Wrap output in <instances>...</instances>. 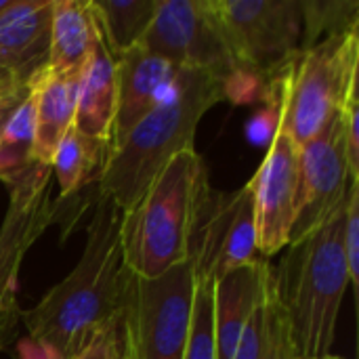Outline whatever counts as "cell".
I'll return each instance as SVG.
<instances>
[{
  "label": "cell",
  "mask_w": 359,
  "mask_h": 359,
  "mask_svg": "<svg viewBox=\"0 0 359 359\" xmlns=\"http://www.w3.org/2000/svg\"><path fill=\"white\" fill-rule=\"evenodd\" d=\"M34 349H36V347H34ZM23 359H44V358H42V353L36 349V351H32V353H25V358Z\"/></svg>",
  "instance_id": "cell-30"
},
{
  "label": "cell",
  "mask_w": 359,
  "mask_h": 359,
  "mask_svg": "<svg viewBox=\"0 0 359 359\" xmlns=\"http://www.w3.org/2000/svg\"><path fill=\"white\" fill-rule=\"evenodd\" d=\"M345 204L305 238L290 242L278 269L271 267V286L286 313L297 355L324 359L337 337L339 311L349 286L345 259Z\"/></svg>",
  "instance_id": "cell-3"
},
{
  "label": "cell",
  "mask_w": 359,
  "mask_h": 359,
  "mask_svg": "<svg viewBox=\"0 0 359 359\" xmlns=\"http://www.w3.org/2000/svg\"><path fill=\"white\" fill-rule=\"evenodd\" d=\"M343 246L349 269V284L353 288H359V181H351L347 194Z\"/></svg>",
  "instance_id": "cell-24"
},
{
  "label": "cell",
  "mask_w": 359,
  "mask_h": 359,
  "mask_svg": "<svg viewBox=\"0 0 359 359\" xmlns=\"http://www.w3.org/2000/svg\"><path fill=\"white\" fill-rule=\"evenodd\" d=\"M351 181L339 111L316 139L299 149L297 210L288 244L305 238L345 204Z\"/></svg>",
  "instance_id": "cell-11"
},
{
  "label": "cell",
  "mask_w": 359,
  "mask_h": 359,
  "mask_svg": "<svg viewBox=\"0 0 359 359\" xmlns=\"http://www.w3.org/2000/svg\"><path fill=\"white\" fill-rule=\"evenodd\" d=\"M196 288L189 259L158 278H135L122 320L126 359L185 358Z\"/></svg>",
  "instance_id": "cell-7"
},
{
  "label": "cell",
  "mask_w": 359,
  "mask_h": 359,
  "mask_svg": "<svg viewBox=\"0 0 359 359\" xmlns=\"http://www.w3.org/2000/svg\"><path fill=\"white\" fill-rule=\"evenodd\" d=\"M139 44L177 69H200L225 84L238 76L208 0H160Z\"/></svg>",
  "instance_id": "cell-10"
},
{
  "label": "cell",
  "mask_w": 359,
  "mask_h": 359,
  "mask_svg": "<svg viewBox=\"0 0 359 359\" xmlns=\"http://www.w3.org/2000/svg\"><path fill=\"white\" fill-rule=\"evenodd\" d=\"M101 42V25L90 0H53L46 72L82 69Z\"/></svg>",
  "instance_id": "cell-17"
},
{
  "label": "cell",
  "mask_w": 359,
  "mask_h": 359,
  "mask_svg": "<svg viewBox=\"0 0 359 359\" xmlns=\"http://www.w3.org/2000/svg\"><path fill=\"white\" fill-rule=\"evenodd\" d=\"M177 76V67L147 53L141 44L116 59V116L111 126V149L156 107Z\"/></svg>",
  "instance_id": "cell-14"
},
{
  "label": "cell",
  "mask_w": 359,
  "mask_h": 359,
  "mask_svg": "<svg viewBox=\"0 0 359 359\" xmlns=\"http://www.w3.org/2000/svg\"><path fill=\"white\" fill-rule=\"evenodd\" d=\"M183 359H217L215 318H212V284H198L191 330Z\"/></svg>",
  "instance_id": "cell-23"
},
{
  "label": "cell",
  "mask_w": 359,
  "mask_h": 359,
  "mask_svg": "<svg viewBox=\"0 0 359 359\" xmlns=\"http://www.w3.org/2000/svg\"><path fill=\"white\" fill-rule=\"evenodd\" d=\"M50 166L34 164L8 189V208L0 225V349L8 343L21 316L15 286L25 252L61 212V204L50 198Z\"/></svg>",
  "instance_id": "cell-9"
},
{
  "label": "cell",
  "mask_w": 359,
  "mask_h": 359,
  "mask_svg": "<svg viewBox=\"0 0 359 359\" xmlns=\"http://www.w3.org/2000/svg\"><path fill=\"white\" fill-rule=\"evenodd\" d=\"M111 154V145L90 139L78 128H69L50 162V170L57 177L61 200L78 194L82 185L99 181V175Z\"/></svg>",
  "instance_id": "cell-19"
},
{
  "label": "cell",
  "mask_w": 359,
  "mask_h": 359,
  "mask_svg": "<svg viewBox=\"0 0 359 359\" xmlns=\"http://www.w3.org/2000/svg\"><path fill=\"white\" fill-rule=\"evenodd\" d=\"M271 282V265L267 259L238 267L212 284V318L217 359H233L242 328L265 301Z\"/></svg>",
  "instance_id": "cell-15"
},
{
  "label": "cell",
  "mask_w": 359,
  "mask_h": 359,
  "mask_svg": "<svg viewBox=\"0 0 359 359\" xmlns=\"http://www.w3.org/2000/svg\"><path fill=\"white\" fill-rule=\"evenodd\" d=\"M116 95V61L101 38L80 76L74 128H78L90 139L111 145Z\"/></svg>",
  "instance_id": "cell-18"
},
{
  "label": "cell",
  "mask_w": 359,
  "mask_h": 359,
  "mask_svg": "<svg viewBox=\"0 0 359 359\" xmlns=\"http://www.w3.org/2000/svg\"><path fill=\"white\" fill-rule=\"evenodd\" d=\"M120 221L118 206L97 187L78 265L38 305L21 311L19 318L44 359H74L101 328L124 318L137 276L124 261Z\"/></svg>",
  "instance_id": "cell-1"
},
{
  "label": "cell",
  "mask_w": 359,
  "mask_h": 359,
  "mask_svg": "<svg viewBox=\"0 0 359 359\" xmlns=\"http://www.w3.org/2000/svg\"><path fill=\"white\" fill-rule=\"evenodd\" d=\"M250 185L255 194L257 250L263 259H269L288 246L299 187V147L280 118L267 156Z\"/></svg>",
  "instance_id": "cell-12"
},
{
  "label": "cell",
  "mask_w": 359,
  "mask_h": 359,
  "mask_svg": "<svg viewBox=\"0 0 359 359\" xmlns=\"http://www.w3.org/2000/svg\"><path fill=\"white\" fill-rule=\"evenodd\" d=\"M17 90H23V86H19V82L13 78V74L0 65V97L2 95H11V93H17Z\"/></svg>",
  "instance_id": "cell-29"
},
{
  "label": "cell",
  "mask_w": 359,
  "mask_h": 359,
  "mask_svg": "<svg viewBox=\"0 0 359 359\" xmlns=\"http://www.w3.org/2000/svg\"><path fill=\"white\" fill-rule=\"evenodd\" d=\"M223 97V80L200 69H177L156 107L111 149L97 181L99 191L120 212L130 210L172 158L194 149L202 116Z\"/></svg>",
  "instance_id": "cell-2"
},
{
  "label": "cell",
  "mask_w": 359,
  "mask_h": 359,
  "mask_svg": "<svg viewBox=\"0 0 359 359\" xmlns=\"http://www.w3.org/2000/svg\"><path fill=\"white\" fill-rule=\"evenodd\" d=\"M11 2H13V0H0V13H2V11H4V8L11 4Z\"/></svg>",
  "instance_id": "cell-31"
},
{
  "label": "cell",
  "mask_w": 359,
  "mask_h": 359,
  "mask_svg": "<svg viewBox=\"0 0 359 359\" xmlns=\"http://www.w3.org/2000/svg\"><path fill=\"white\" fill-rule=\"evenodd\" d=\"M358 93H353L345 105L341 107L343 122V141H345V158L349 166V175L353 181H359V143H358V118H359Z\"/></svg>",
  "instance_id": "cell-27"
},
{
  "label": "cell",
  "mask_w": 359,
  "mask_h": 359,
  "mask_svg": "<svg viewBox=\"0 0 359 359\" xmlns=\"http://www.w3.org/2000/svg\"><path fill=\"white\" fill-rule=\"evenodd\" d=\"M257 219L250 181L236 191L206 189L189 244L198 284H215L225 273L257 261Z\"/></svg>",
  "instance_id": "cell-8"
},
{
  "label": "cell",
  "mask_w": 359,
  "mask_h": 359,
  "mask_svg": "<svg viewBox=\"0 0 359 359\" xmlns=\"http://www.w3.org/2000/svg\"><path fill=\"white\" fill-rule=\"evenodd\" d=\"M359 27L320 40L299 53L273 80L280 97V120L301 149L316 139L358 93Z\"/></svg>",
  "instance_id": "cell-5"
},
{
  "label": "cell",
  "mask_w": 359,
  "mask_h": 359,
  "mask_svg": "<svg viewBox=\"0 0 359 359\" xmlns=\"http://www.w3.org/2000/svg\"><path fill=\"white\" fill-rule=\"evenodd\" d=\"M53 0H13L0 13V65L29 88L46 72Z\"/></svg>",
  "instance_id": "cell-13"
},
{
  "label": "cell",
  "mask_w": 359,
  "mask_h": 359,
  "mask_svg": "<svg viewBox=\"0 0 359 359\" xmlns=\"http://www.w3.org/2000/svg\"><path fill=\"white\" fill-rule=\"evenodd\" d=\"M301 4L303 38L299 53L324 38L359 27V2L355 0H301Z\"/></svg>",
  "instance_id": "cell-22"
},
{
  "label": "cell",
  "mask_w": 359,
  "mask_h": 359,
  "mask_svg": "<svg viewBox=\"0 0 359 359\" xmlns=\"http://www.w3.org/2000/svg\"><path fill=\"white\" fill-rule=\"evenodd\" d=\"M238 74L276 80L301 50V0H208Z\"/></svg>",
  "instance_id": "cell-6"
},
{
  "label": "cell",
  "mask_w": 359,
  "mask_h": 359,
  "mask_svg": "<svg viewBox=\"0 0 359 359\" xmlns=\"http://www.w3.org/2000/svg\"><path fill=\"white\" fill-rule=\"evenodd\" d=\"M208 189L202 158L183 151L154 179L141 200L120 221V242L137 278H158L189 259L200 202Z\"/></svg>",
  "instance_id": "cell-4"
},
{
  "label": "cell",
  "mask_w": 359,
  "mask_h": 359,
  "mask_svg": "<svg viewBox=\"0 0 359 359\" xmlns=\"http://www.w3.org/2000/svg\"><path fill=\"white\" fill-rule=\"evenodd\" d=\"M84 69V67H82ZM82 69L44 72L29 86L34 90V164L50 166L63 135L74 126Z\"/></svg>",
  "instance_id": "cell-16"
},
{
  "label": "cell",
  "mask_w": 359,
  "mask_h": 359,
  "mask_svg": "<svg viewBox=\"0 0 359 359\" xmlns=\"http://www.w3.org/2000/svg\"><path fill=\"white\" fill-rule=\"evenodd\" d=\"M297 359H303V358H297ZM324 359H341V358H334V355H328V358H324Z\"/></svg>",
  "instance_id": "cell-32"
},
{
  "label": "cell",
  "mask_w": 359,
  "mask_h": 359,
  "mask_svg": "<svg viewBox=\"0 0 359 359\" xmlns=\"http://www.w3.org/2000/svg\"><path fill=\"white\" fill-rule=\"evenodd\" d=\"M25 95H27V88L0 97V130H2V126H4V122L11 118V114L17 109V105L25 99Z\"/></svg>",
  "instance_id": "cell-28"
},
{
  "label": "cell",
  "mask_w": 359,
  "mask_h": 359,
  "mask_svg": "<svg viewBox=\"0 0 359 359\" xmlns=\"http://www.w3.org/2000/svg\"><path fill=\"white\" fill-rule=\"evenodd\" d=\"M34 90L27 88L25 99L17 105L0 130V181L8 189L34 166Z\"/></svg>",
  "instance_id": "cell-21"
},
{
  "label": "cell",
  "mask_w": 359,
  "mask_h": 359,
  "mask_svg": "<svg viewBox=\"0 0 359 359\" xmlns=\"http://www.w3.org/2000/svg\"><path fill=\"white\" fill-rule=\"evenodd\" d=\"M122 320L101 328L74 359H126V341H124Z\"/></svg>",
  "instance_id": "cell-25"
},
{
  "label": "cell",
  "mask_w": 359,
  "mask_h": 359,
  "mask_svg": "<svg viewBox=\"0 0 359 359\" xmlns=\"http://www.w3.org/2000/svg\"><path fill=\"white\" fill-rule=\"evenodd\" d=\"M297 349L292 343L290 326L286 320V313L273 292L271 286V328H269V343L261 359H297Z\"/></svg>",
  "instance_id": "cell-26"
},
{
  "label": "cell",
  "mask_w": 359,
  "mask_h": 359,
  "mask_svg": "<svg viewBox=\"0 0 359 359\" xmlns=\"http://www.w3.org/2000/svg\"><path fill=\"white\" fill-rule=\"evenodd\" d=\"M160 0H90L101 38L114 61L145 36Z\"/></svg>",
  "instance_id": "cell-20"
}]
</instances>
